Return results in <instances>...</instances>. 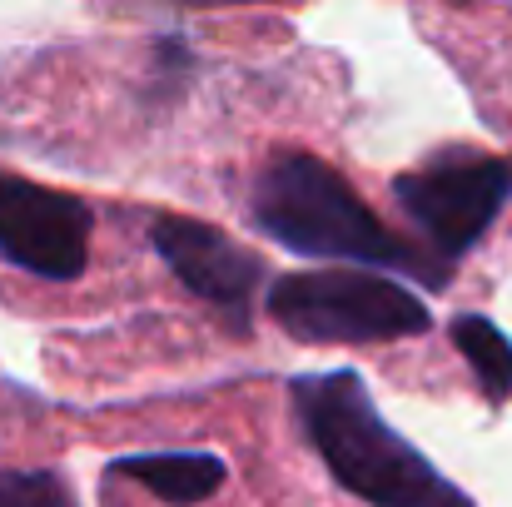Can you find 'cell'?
<instances>
[{
    "mask_svg": "<svg viewBox=\"0 0 512 507\" xmlns=\"http://www.w3.org/2000/svg\"><path fill=\"white\" fill-rule=\"evenodd\" d=\"M249 209H254V224L269 239H279L289 254L398 269L433 289L448 284V264H438L428 249L388 229L339 169L309 150H274L254 174Z\"/></svg>",
    "mask_w": 512,
    "mask_h": 507,
    "instance_id": "obj_1",
    "label": "cell"
},
{
    "mask_svg": "<svg viewBox=\"0 0 512 507\" xmlns=\"http://www.w3.org/2000/svg\"><path fill=\"white\" fill-rule=\"evenodd\" d=\"M294 413L343 493L368 507H478L443 478L368 398L353 368L299 373L289 383Z\"/></svg>",
    "mask_w": 512,
    "mask_h": 507,
    "instance_id": "obj_2",
    "label": "cell"
},
{
    "mask_svg": "<svg viewBox=\"0 0 512 507\" xmlns=\"http://www.w3.org/2000/svg\"><path fill=\"white\" fill-rule=\"evenodd\" d=\"M269 319L299 343H393L428 334V304L388 274L368 269H299L264 294Z\"/></svg>",
    "mask_w": 512,
    "mask_h": 507,
    "instance_id": "obj_3",
    "label": "cell"
},
{
    "mask_svg": "<svg viewBox=\"0 0 512 507\" xmlns=\"http://www.w3.org/2000/svg\"><path fill=\"white\" fill-rule=\"evenodd\" d=\"M393 199L418 224L428 254L453 264L478 249L512 199V160L488 150H438L433 160L393 179Z\"/></svg>",
    "mask_w": 512,
    "mask_h": 507,
    "instance_id": "obj_4",
    "label": "cell"
},
{
    "mask_svg": "<svg viewBox=\"0 0 512 507\" xmlns=\"http://www.w3.org/2000/svg\"><path fill=\"white\" fill-rule=\"evenodd\" d=\"M90 229L95 214L80 194L50 189L20 174H0V259L50 279L70 284L90 264Z\"/></svg>",
    "mask_w": 512,
    "mask_h": 507,
    "instance_id": "obj_5",
    "label": "cell"
},
{
    "mask_svg": "<svg viewBox=\"0 0 512 507\" xmlns=\"http://www.w3.org/2000/svg\"><path fill=\"white\" fill-rule=\"evenodd\" d=\"M150 244L194 299L214 304L239 334H249L254 294L264 289V259L254 249L189 214H160L150 224Z\"/></svg>",
    "mask_w": 512,
    "mask_h": 507,
    "instance_id": "obj_6",
    "label": "cell"
},
{
    "mask_svg": "<svg viewBox=\"0 0 512 507\" xmlns=\"http://www.w3.org/2000/svg\"><path fill=\"white\" fill-rule=\"evenodd\" d=\"M110 478L140 483L150 498H160V503H170V507H199L224 488L229 468H224V458H214V453L184 448V453H135V458H115V463H110Z\"/></svg>",
    "mask_w": 512,
    "mask_h": 507,
    "instance_id": "obj_7",
    "label": "cell"
},
{
    "mask_svg": "<svg viewBox=\"0 0 512 507\" xmlns=\"http://www.w3.org/2000/svg\"><path fill=\"white\" fill-rule=\"evenodd\" d=\"M448 334H453V348L468 358V368H473L478 388L488 393V403L503 408L512 398V338L483 314H458L448 324Z\"/></svg>",
    "mask_w": 512,
    "mask_h": 507,
    "instance_id": "obj_8",
    "label": "cell"
},
{
    "mask_svg": "<svg viewBox=\"0 0 512 507\" xmlns=\"http://www.w3.org/2000/svg\"><path fill=\"white\" fill-rule=\"evenodd\" d=\"M0 507H80V498L50 468H0Z\"/></svg>",
    "mask_w": 512,
    "mask_h": 507,
    "instance_id": "obj_9",
    "label": "cell"
}]
</instances>
